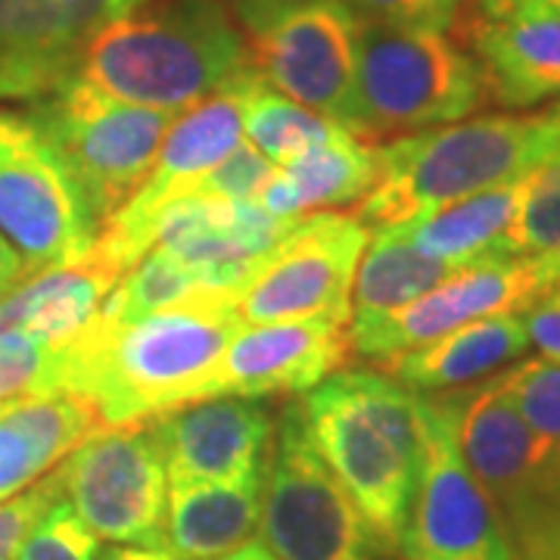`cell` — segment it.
Instances as JSON below:
<instances>
[{
	"mask_svg": "<svg viewBox=\"0 0 560 560\" xmlns=\"http://www.w3.org/2000/svg\"><path fill=\"white\" fill-rule=\"evenodd\" d=\"M371 231L355 215L318 212L253 259L237 283L243 324L352 318V280Z\"/></svg>",
	"mask_w": 560,
	"mask_h": 560,
	"instance_id": "obj_11",
	"label": "cell"
},
{
	"mask_svg": "<svg viewBox=\"0 0 560 560\" xmlns=\"http://www.w3.org/2000/svg\"><path fill=\"white\" fill-rule=\"evenodd\" d=\"M241 327L234 290H197L131 320L94 318L62 346L60 396L84 401L103 427L147 423L197 399Z\"/></svg>",
	"mask_w": 560,
	"mask_h": 560,
	"instance_id": "obj_1",
	"label": "cell"
},
{
	"mask_svg": "<svg viewBox=\"0 0 560 560\" xmlns=\"http://www.w3.org/2000/svg\"><path fill=\"white\" fill-rule=\"evenodd\" d=\"M259 533L278 560L386 558L355 499L315 452L300 401H290L278 420Z\"/></svg>",
	"mask_w": 560,
	"mask_h": 560,
	"instance_id": "obj_8",
	"label": "cell"
},
{
	"mask_svg": "<svg viewBox=\"0 0 560 560\" xmlns=\"http://www.w3.org/2000/svg\"><path fill=\"white\" fill-rule=\"evenodd\" d=\"M352 355L349 327L334 320L243 324L219 364L197 389V399H268L305 396L334 377Z\"/></svg>",
	"mask_w": 560,
	"mask_h": 560,
	"instance_id": "obj_16",
	"label": "cell"
},
{
	"mask_svg": "<svg viewBox=\"0 0 560 560\" xmlns=\"http://www.w3.org/2000/svg\"><path fill=\"white\" fill-rule=\"evenodd\" d=\"M521 315L529 346H536L545 359H560V280H555Z\"/></svg>",
	"mask_w": 560,
	"mask_h": 560,
	"instance_id": "obj_36",
	"label": "cell"
},
{
	"mask_svg": "<svg viewBox=\"0 0 560 560\" xmlns=\"http://www.w3.org/2000/svg\"><path fill=\"white\" fill-rule=\"evenodd\" d=\"M62 499V482L57 467L16 492L13 499L0 501V560H16L22 541L38 526V521Z\"/></svg>",
	"mask_w": 560,
	"mask_h": 560,
	"instance_id": "obj_34",
	"label": "cell"
},
{
	"mask_svg": "<svg viewBox=\"0 0 560 560\" xmlns=\"http://www.w3.org/2000/svg\"><path fill=\"white\" fill-rule=\"evenodd\" d=\"M448 261L430 259L411 246L399 224L396 228H377L364 249H361L355 280H352V318L349 327L368 324L396 312L408 302L420 300L442 280L458 275Z\"/></svg>",
	"mask_w": 560,
	"mask_h": 560,
	"instance_id": "obj_26",
	"label": "cell"
},
{
	"mask_svg": "<svg viewBox=\"0 0 560 560\" xmlns=\"http://www.w3.org/2000/svg\"><path fill=\"white\" fill-rule=\"evenodd\" d=\"M381 178L377 143L352 131L275 165L259 190L261 209L278 219H308L355 202Z\"/></svg>",
	"mask_w": 560,
	"mask_h": 560,
	"instance_id": "obj_22",
	"label": "cell"
},
{
	"mask_svg": "<svg viewBox=\"0 0 560 560\" xmlns=\"http://www.w3.org/2000/svg\"><path fill=\"white\" fill-rule=\"evenodd\" d=\"M486 101L501 109H533L560 97V16L504 13L467 25Z\"/></svg>",
	"mask_w": 560,
	"mask_h": 560,
	"instance_id": "obj_19",
	"label": "cell"
},
{
	"mask_svg": "<svg viewBox=\"0 0 560 560\" xmlns=\"http://www.w3.org/2000/svg\"><path fill=\"white\" fill-rule=\"evenodd\" d=\"M219 560H278L261 541H246V545H241L237 551H231V555H224V558Z\"/></svg>",
	"mask_w": 560,
	"mask_h": 560,
	"instance_id": "obj_40",
	"label": "cell"
},
{
	"mask_svg": "<svg viewBox=\"0 0 560 560\" xmlns=\"http://www.w3.org/2000/svg\"><path fill=\"white\" fill-rule=\"evenodd\" d=\"M32 271H28V265L22 259L20 253H16V246L7 241L3 234H0V296H7L16 283L28 278Z\"/></svg>",
	"mask_w": 560,
	"mask_h": 560,
	"instance_id": "obj_37",
	"label": "cell"
},
{
	"mask_svg": "<svg viewBox=\"0 0 560 560\" xmlns=\"http://www.w3.org/2000/svg\"><path fill=\"white\" fill-rule=\"evenodd\" d=\"M501 389L541 442L560 448V359H526L499 371Z\"/></svg>",
	"mask_w": 560,
	"mask_h": 560,
	"instance_id": "obj_30",
	"label": "cell"
},
{
	"mask_svg": "<svg viewBox=\"0 0 560 560\" xmlns=\"http://www.w3.org/2000/svg\"><path fill=\"white\" fill-rule=\"evenodd\" d=\"M346 131L349 128H342L340 121L290 101L287 94L275 91L261 79L253 81L243 101V135L275 165L296 160L305 150H315Z\"/></svg>",
	"mask_w": 560,
	"mask_h": 560,
	"instance_id": "obj_27",
	"label": "cell"
},
{
	"mask_svg": "<svg viewBox=\"0 0 560 560\" xmlns=\"http://www.w3.org/2000/svg\"><path fill=\"white\" fill-rule=\"evenodd\" d=\"M28 116L54 140L103 228L147 180L175 113L125 103L72 79L32 103Z\"/></svg>",
	"mask_w": 560,
	"mask_h": 560,
	"instance_id": "obj_9",
	"label": "cell"
},
{
	"mask_svg": "<svg viewBox=\"0 0 560 560\" xmlns=\"http://www.w3.org/2000/svg\"><path fill=\"white\" fill-rule=\"evenodd\" d=\"M420 474L399 560H517L499 514L460 458L448 411L418 393Z\"/></svg>",
	"mask_w": 560,
	"mask_h": 560,
	"instance_id": "obj_12",
	"label": "cell"
},
{
	"mask_svg": "<svg viewBox=\"0 0 560 560\" xmlns=\"http://www.w3.org/2000/svg\"><path fill=\"white\" fill-rule=\"evenodd\" d=\"M504 10V0H477V16L482 20H495Z\"/></svg>",
	"mask_w": 560,
	"mask_h": 560,
	"instance_id": "obj_41",
	"label": "cell"
},
{
	"mask_svg": "<svg viewBox=\"0 0 560 560\" xmlns=\"http://www.w3.org/2000/svg\"><path fill=\"white\" fill-rule=\"evenodd\" d=\"M504 249L511 259L521 256L560 259V135L548 147V153L523 175L521 206L508 228Z\"/></svg>",
	"mask_w": 560,
	"mask_h": 560,
	"instance_id": "obj_29",
	"label": "cell"
},
{
	"mask_svg": "<svg viewBox=\"0 0 560 560\" xmlns=\"http://www.w3.org/2000/svg\"><path fill=\"white\" fill-rule=\"evenodd\" d=\"M62 346L25 334H0V405L60 396Z\"/></svg>",
	"mask_w": 560,
	"mask_h": 560,
	"instance_id": "obj_31",
	"label": "cell"
},
{
	"mask_svg": "<svg viewBox=\"0 0 560 560\" xmlns=\"http://www.w3.org/2000/svg\"><path fill=\"white\" fill-rule=\"evenodd\" d=\"M160 442L168 486L265 477L278 420L261 399H202L147 420Z\"/></svg>",
	"mask_w": 560,
	"mask_h": 560,
	"instance_id": "obj_18",
	"label": "cell"
},
{
	"mask_svg": "<svg viewBox=\"0 0 560 560\" xmlns=\"http://www.w3.org/2000/svg\"><path fill=\"white\" fill-rule=\"evenodd\" d=\"M265 477L168 486L165 548L180 560H219L253 541L259 529Z\"/></svg>",
	"mask_w": 560,
	"mask_h": 560,
	"instance_id": "obj_24",
	"label": "cell"
},
{
	"mask_svg": "<svg viewBox=\"0 0 560 560\" xmlns=\"http://www.w3.org/2000/svg\"><path fill=\"white\" fill-rule=\"evenodd\" d=\"M560 280V259L521 256L464 268L420 300L383 318L349 327L352 352L361 359H389L489 315H521Z\"/></svg>",
	"mask_w": 560,
	"mask_h": 560,
	"instance_id": "obj_15",
	"label": "cell"
},
{
	"mask_svg": "<svg viewBox=\"0 0 560 560\" xmlns=\"http://www.w3.org/2000/svg\"><path fill=\"white\" fill-rule=\"evenodd\" d=\"M101 539L91 533V526L72 511V504L60 499L38 526L22 541L16 560H97Z\"/></svg>",
	"mask_w": 560,
	"mask_h": 560,
	"instance_id": "obj_32",
	"label": "cell"
},
{
	"mask_svg": "<svg viewBox=\"0 0 560 560\" xmlns=\"http://www.w3.org/2000/svg\"><path fill=\"white\" fill-rule=\"evenodd\" d=\"M521 194L523 178L445 202L399 228L423 256L448 261L455 268H477L486 261L511 259L504 249V237L517 215Z\"/></svg>",
	"mask_w": 560,
	"mask_h": 560,
	"instance_id": "obj_25",
	"label": "cell"
},
{
	"mask_svg": "<svg viewBox=\"0 0 560 560\" xmlns=\"http://www.w3.org/2000/svg\"><path fill=\"white\" fill-rule=\"evenodd\" d=\"M62 499L97 539L165 545L168 474L150 423L106 427L57 464Z\"/></svg>",
	"mask_w": 560,
	"mask_h": 560,
	"instance_id": "obj_13",
	"label": "cell"
},
{
	"mask_svg": "<svg viewBox=\"0 0 560 560\" xmlns=\"http://www.w3.org/2000/svg\"><path fill=\"white\" fill-rule=\"evenodd\" d=\"M147 0H0V101L38 103L75 79L81 47Z\"/></svg>",
	"mask_w": 560,
	"mask_h": 560,
	"instance_id": "obj_17",
	"label": "cell"
},
{
	"mask_svg": "<svg viewBox=\"0 0 560 560\" xmlns=\"http://www.w3.org/2000/svg\"><path fill=\"white\" fill-rule=\"evenodd\" d=\"M275 162L265 160L253 143H241L224 160L209 168L187 197H212V200L256 202L265 180L271 178Z\"/></svg>",
	"mask_w": 560,
	"mask_h": 560,
	"instance_id": "obj_33",
	"label": "cell"
},
{
	"mask_svg": "<svg viewBox=\"0 0 560 560\" xmlns=\"http://www.w3.org/2000/svg\"><path fill=\"white\" fill-rule=\"evenodd\" d=\"M560 135V109L467 119L401 135L377 147L381 178L355 202L368 228H396L445 202L521 180Z\"/></svg>",
	"mask_w": 560,
	"mask_h": 560,
	"instance_id": "obj_4",
	"label": "cell"
},
{
	"mask_svg": "<svg viewBox=\"0 0 560 560\" xmlns=\"http://www.w3.org/2000/svg\"><path fill=\"white\" fill-rule=\"evenodd\" d=\"M197 290H221L215 275L209 268L190 265L160 246H153L147 256H140L121 280L113 287V293L101 305V320H131L150 315L162 305L184 300Z\"/></svg>",
	"mask_w": 560,
	"mask_h": 560,
	"instance_id": "obj_28",
	"label": "cell"
},
{
	"mask_svg": "<svg viewBox=\"0 0 560 560\" xmlns=\"http://www.w3.org/2000/svg\"><path fill=\"white\" fill-rule=\"evenodd\" d=\"M265 84L359 135L361 20L342 0H228Z\"/></svg>",
	"mask_w": 560,
	"mask_h": 560,
	"instance_id": "obj_7",
	"label": "cell"
},
{
	"mask_svg": "<svg viewBox=\"0 0 560 560\" xmlns=\"http://www.w3.org/2000/svg\"><path fill=\"white\" fill-rule=\"evenodd\" d=\"M97 430L101 418L72 396L0 405V501L47 477Z\"/></svg>",
	"mask_w": 560,
	"mask_h": 560,
	"instance_id": "obj_23",
	"label": "cell"
},
{
	"mask_svg": "<svg viewBox=\"0 0 560 560\" xmlns=\"http://www.w3.org/2000/svg\"><path fill=\"white\" fill-rule=\"evenodd\" d=\"M97 560H180L165 545H116L106 548Z\"/></svg>",
	"mask_w": 560,
	"mask_h": 560,
	"instance_id": "obj_38",
	"label": "cell"
},
{
	"mask_svg": "<svg viewBox=\"0 0 560 560\" xmlns=\"http://www.w3.org/2000/svg\"><path fill=\"white\" fill-rule=\"evenodd\" d=\"M249 69L228 0H147L81 47L75 79L150 109L180 113Z\"/></svg>",
	"mask_w": 560,
	"mask_h": 560,
	"instance_id": "obj_2",
	"label": "cell"
},
{
	"mask_svg": "<svg viewBox=\"0 0 560 560\" xmlns=\"http://www.w3.org/2000/svg\"><path fill=\"white\" fill-rule=\"evenodd\" d=\"M430 396L448 411L460 458L492 501L514 558L560 560V448L523 423L499 374Z\"/></svg>",
	"mask_w": 560,
	"mask_h": 560,
	"instance_id": "obj_5",
	"label": "cell"
},
{
	"mask_svg": "<svg viewBox=\"0 0 560 560\" xmlns=\"http://www.w3.org/2000/svg\"><path fill=\"white\" fill-rule=\"evenodd\" d=\"M486 103L480 66L440 28L364 22L355 113L364 140L401 138L467 119Z\"/></svg>",
	"mask_w": 560,
	"mask_h": 560,
	"instance_id": "obj_6",
	"label": "cell"
},
{
	"mask_svg": "<svg viewBox=\"0 0 560 560\" xmlns=\"http://www.w3.org/2000/svg\"><path fill=\"white\" fill-rule=\"evenodd\" d=\"M529 349L523 315H489L460 324L436 340L381 359L386 377L420 393H448L460 386L489 381Z\"/></svg>",
	"mask_w": 560,
	"mask_h": 560,
	"instance_id": "obj_21",
	"label": "cell"
},
{
	"mask_svg": "<svg viewBox=\"0 0 560 560\" xmlns=\"http://www.w3.org/2000/svg\"><path fill=\"white\" fill-rule=\"evenodd\" d=\"M119 261L94 249L75 261L32 271L7 296H0V334H25L66 346L101 315L121 275Z\"/></svg>",
	"mask_w": 560,
	"mask_h": 560,
	"instance_id": "obj_20",
	"label": "cell"
},
{
	"mask_svg": "<svg viewBox=\"0 0 560 560\" xmlns=\"http://www.w3.org/2000/svg\"><path fill=\"white\" fill-rule=\"evenodd\" d=\"M0 234L28 271L75 261L94 249L101 228L79 180L28 113L0 106Z\"/></svg>",
	"mask_w": 560,
	"mask_h": 560,
	"instance_id": "obj_10",
	"label": "cell"
},
{
	"mask_svg": "<svg viewBox=\"0 0 560 560\" xmlns=\"http://www.w3.org/2000/svg\"><path fill=\"white\" fill-rule=\"evenodd\" d=\"M256 79L259 75L249 66L209 97L180 109V119L168 125L156 162L138 194L101 228V253L119 261L121 268H131L150 253V224L156 212L187 197L209 168L243 143V101Z\"/></svg>",
	"mask_w": 560,
	"mask_h": 560,
	"instance_id": "obj_14",
	"label": "cell"
},
{
	"mask_svg": "<svg viewBox=\"0 0 560 560\" xmlns=\"http://www.w3.org/2000/svg\"><path fill=\"white\" fill-rule=\"evenodd\" d=\"M504 13H545V16H560V0H504Z\"/></svg>",
	"mask_w": 560,
	"mask_h": 560,
	"instance_id": "obj_39",
	"label": "cell"
},
{
	"mask_svg": "<svg viewBox=\"0 0 560 560\" xmlns=\"http://www.w3.org/2000/svg\"><path fill=\"white\" fill-rule=\"evenodd\" d=\"M359 20L386 25H418L448 32L458 22L464 0H342Z\"/></svg>",
	"mask_w": 560,
	"mask_h": 560,
	"instance_id": "obj_35",
	"label": "cell"
},
{
	"mask_svg": "<svg viewBox=\"0 0 560 560\" xmlns=\"http://www.w3.org/2000/svg\"><path fill=\"white\" fill-rule=\"evenodd\" d=\"M308 440L396 558L420 474L418 393L383 371H340L300 399Z\"/></svg>",
	"mask_w": 560,
	"mask_h": 560,
	"instance_id": "obj_3",
	"label": "cell"
}]
</instances>
